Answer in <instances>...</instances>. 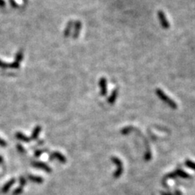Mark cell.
<instances>
[{
  "instance_id": "6da1fadb",
  "label": "cell",
  "mask_w": 195,
  "mask_h": 195,
  "mask_svg": "<svg viewBox=\"0 0 195 195\" xmlns=\"http://www.w3.org/2000/svg\"><path fill=\"white\" fill-rule=\"evenodd\" d=\"M132 131H135V132L142 138V140L144 141L145 148H146V152H145V160L150 161V159H151V150H150V144H149V142L148 140H147V138L142 134V132H141L140 130L138 129V128H134L133 126H127L125 128H122V129L120 130V132H121V134L127 135V134L129 133L130 132H132Z\"/></svg>"
},
{
  "instance_id": "7a4b0ae2",
  "label": "cell",
  "mask_w": 195,
  "mask_h": 195,
  "mask_svg": "<svg viewBox=\"0 0 195 195\" xmlns=\"http://www.w3.org/2000/svg\"><path fill=\"white\" fill-rule=\"evenodd\" d=\"M155 93H156V95L159 98V99L162 100V102H164L168 106H169L172 109H177V108H178L177 102H176L174 100L172 99L170 97H168V96L167 95L162 89H159V88H157V89H155Z\"/></svg>"
},
{
  "instance_id": "3957f363",
  "label": "cell",
  "mask_w": 195,
  "mask_h": 195,
  "mask_svg": "<svg viewBox=\"0 0 195 195\" xmlns=\"http://www.w3.org/2000/svg\"><path fill=\"white\" fill-rule=\"evenodd\" d=\"M111 159H112V162H113L114 164L116 166V170L113 174L114 178H120L121 177V175L123 174V172H124V165H123V162L117 157L113 156L112 157Z\"/></svg>"
},
{
  "instance_id": "277c9868",
  "label": "cell",
  "mask_w": 195,
  "mask_h": 195,
  "mask_svg": "<svg viewBox=\"0 0 195 195\" xmlns=\"http://www.w3.org/2000/svg\"><path fill=\"white\" fill-rule=\"evenodd\" d=\"M158 18L159 20V23H160L161 26L162 27V28L164 29H168L170 28V23L167 19L166 16H165V13L162 11H158Z\"/></svg>"
},
{
  "instance_id": "5b68a950",
  "label": "cell",
  "mask_w": 195,
  "mask_h": 195,
  "mask_svg": "<svg viewBox=\"0 0 195 195\" xmlns=\"http://www.w3.org/2000/svg\"><path fill=\"white\" fill-rule=\"evenodd\" d=\"M98 85L100 87V94L102 96H106L108 93V81L104 77H101L98 81Z\"/></svg>"
},
{
  "instance_id": "8992f818",
  "label": "cell",
  "mask_w": 195,
  "mask_h": 195,
  "mask_svg": "<svg viewBox=\"0 0 195 195\" xmlns=\"http://www.w3.org/2000/svg\"><path fill=\"white\" fill-rule=\"evenodd\" d=\"M50 160H53V159H57L59 160L61 163H65L67 162V158L63 155V154H61L59 151H53L50 154Z\"/></svg>"
},
{
  "instance_id": "52a82bcc",
  "label": "cell",
  "mask_w": 195,
  "mask_h": 195,
  "mask_svg": "<svg viewBox=\"0 0 195 195\" xmlns=\"http://www.w3.org/2000/svg\"><path fill=\"white\" fill-rule=\"evenodd\" d=\"M32 165L34 167V168L42 169V170L45 171V172H47L50 173L52 172V169L51 168V167L44 162H38V161H35V162H32Z\"/></svg>"
},
{
  "instance_id": "ba28073f",
  "label": "cell",
  "mask_w": 195,
  "mask_h": 195,
  "mask_svg": "<svg viewBox=\"0 0 195 195\" xmlns=\"http://www.w3.org/2000/svg\"><path fill=\"white\" fill-rule=\"evenodd\" d=\"M74 31L72 32V38L77 39L78 37L80 36V32L81 30V27H82V23H81V20H77L75 23H74Z\"/></svg>"
},
{
  "instance_id": "9c48e42d",
  "label": "cell",
  "mask_w": 195,
  "mask_h": 195,
  "mask_svg": "<svg viewBox=\"0 0 195 195\" xmlns=\"http://www.w3.org/2000/svg\"><path fill=\"white\" fill-rule=\"evenodd\" d=\"M118 95H119V89H118V88H116V89H113V91L112 92L111 95H110L109 98H108V103H109L110 105H113V104L116 102V99H117Z\"/></svg>"
},
{
  "instance_id": "30bf717a",
  "label": "cell",
  "mask_w": 195,
  "mask_h": 195,
  "mask_svg": "<svg viewBox=\"0 0 195 195\" xmlns=\"http://www.w3.org/2000/svg\"><path fill=\"white\" fill-rule=\"evenodd\" d=\"M73 25H74V22H73L72 20H70L68 22L67 25L65 27L64 30H63V37L64 38H68L70 35H71L72 32V28H73Z\"/></svg>"
},
{
  "instance_id": "8fae6325",
  "label": "cell",
  "mask_w": 195,
  "mask_h": 195,
  "mask_svg": "<svg viewBox=\"0 0 195 195\" xmlns=\"http://www.w3.org/2000/svg\"><path fill=\"white\" fill-rule=\"evenodd\" d=\"M41 131H42V127L39 125L36 126L33 130H32V134H31V140H37L39 137V134L41 133Z\"/></svg>"
},
{
  "instance_id": "7c38bea8",
  "label": "cell",
  "mask_w": 195,
  "mask_h": 195,
  "mask_svg": "<svg viewBox=\"0 0 195 195\" xmlns=\"http://www.w3.org/2000/svg\"><path fill=\"white\" fill-rule=\"evenodd\" d=\"M175 174L177 175V177H181V178H184V179H189L191 178V176L189 174H188L187 172H185V171L181 170V169L178 168L174 172Z\"/></svg>"
},
{
  "instance_id": "4fadbf2b",
  "label": "cell",
  "mask_w": 195,
  "mask_h": 195,
  "mask_svg": "<svg viewBox=\"0 0 195 195\" xmlns=\"http://www.w3.org/2000/svg\"><path fill=\"white\" fill-rule=\"evenodd\" d=\"M15 182H16V179H12V180H10L8 182H7L6 184L3 185V187H2V193H7V192H8L9 189H11V187L14 185Z\"/></svg>"
},
{
  "instance_id": "5bb4252c",
  "label": "cell",
  "mask_w": 195,
  "mask_h": 195,
  "mask_svg": "<svg viewBox=\"0 0 195 195\" xmlns=\"http://www.w3.org/2000/svg\"><path fill=\"white\" fill-rule=\"evenodd\" d=\"M28 179L32 182L37 183V184H42L43 183V178H42L41 177H38V176H34V175H28Z\"/></svg>"
},
{
  "instance_id": "9a60e30c",
  "label": "cell",
  "mask_w": 195,
  "mask_h": 195,
  "mask_svg": "<svg viewBox=\"0 0 195 195\" xmlns=\"http://www.w3.org/2000/svg\"><path fill=\"white\" fill-rule=\"evenodd\" d=\"M16 138L18 139V140L21 141V142H29L31 141L30 138L25 136L24 133L20 132H16Z\"/></svg>"
},
{
  "instance_id": "2e32d148",
  "label": "cell",
  "mask_w": 195,
  "mask_h": 195,
  "mask_svg": "<svg viewBox=\"0 0 195 195\" xmlns=\"http://www.w3.org/2000/svg\"><path fill=\"white\" fill-rule=\"evenodd\" d=\"M23 57H24V53H23V51H19L18 52L16 53L15 62H16V63H20V62L23 60Z\"/></svg>"
},
{
  "instance_id": "e0dca14e",
  "label": "cell",
  "mask_w": 195,
  "mask_h": 195,
  "mask_svg": "<svg viewBox=\"0 0 195 195\" xmlns=\"http://www.w3.org/2000/svg\"><path fill=\"white\" fill-rule=\"evenodd\" d=\"M185 165L189 168L192 169L193 171H195V162L190 160V159H186L185 162Z\"/></svg>"
},
{
  "instance_id": "ac0fdd59",
  "label": "cell",
  "mask_w": 195,
  "mask_h": 195,
  "mask_svg": "<svg viewBox=\"0 0 195 195\" xmlns=\"http://www.w3.org/2000/svg\"><path fill=\"white\" fill-rule=\"evenodd\" d=\"M22 192H23V187L19 186V187H17V188H16V189L13 190V192H12V194L13 195H20V193H22Z\"/></svg>"
},
{
  "instance_id": "d6986e66",
  "label": "cell",
  "mask_w": 195,
  "mask_h": 195,
  "mask_svg": "<svg viewBox=\"0 0 195 195\" xmlns=\"http://www.w3.org/2000/svg\"><path fill=\"white\" fill-rule=\"evenodd\" d=\"M16 148H17V150H18V151L20 153H22V154H24V153H25V149L23 147V146L21 144H20V143H17V145H16Z\"/></svg>"
},
{
  "instance_id": "ffe728a7",
  "label": "cell",
  "mask_w": 195,
  "mask_h": 195,
  "mask_svg": "<svg viewBox=\"0 0 195 195\" xmlns=\"http://www.w3.org/2000/svg\"><path fill=\"white\" fill-rule=\"evenodd\" d=\"M46 151H47V150H36L34 152L35 157H40Z\"/></svg>"
},
{
  "instance_id": "44dd1931",
  "label": "cell",
  "mask_w": 195,
  "mask_h": 195,
  "mask_svg": "<svg viewBox=\"0 0 195 195\" xmlns=\"http://www.w3.org/2000/svg\"><path fill=\"white\" fill-rule=\"evenodd\" d=\"M19 181H20V185L21 187H24V185L27 184V181H26V178L24 177H20V179H19Z\"/></svg>"
},
{
  "instance_id": "7402d4cb",
  "label": "cell",
  "mask_w": 195,
  "mask_h": 195,
  "mask_svg": "<svg viewBox=\"0 0 195 195\" xmlns=\"http://www.w3.org/2000/svg\"><path fill=\"white\" fill-rule=\"evenodd\" d=\"M9 67H10V63H5L3 61L0 60V68H8Z\"/></svg>"
},
{
  "instance_id": "603a6c76",
  "label": "cell",
  "mask_w": 195,
  "mask_h": 195,
  "mask_svg": "<svg viewBox=\"0 0 195 195\" xmlns=\"http://www.w3.org/2000/svg\"><path fill=\"white\" fill-rule=\"evenodd\" d=\"M20 63H16V62H13V63H10V68H20Z\"/></svg>"
},
{
  "instance_id": "cb8c5ba5",
  "label": "cell",
  "mask_w": 195,
  "mask_h": 195,
  "mask_svg": "<svg viewBox=\"0 0 195 195\" xmlns=\"http://www.w3.org/2000/svg\"><path fill=\"white\" fill-rule=\"evenodd\" d=\"M9 2L11 3V5H12V7H13V8H18V4L16 3V2L15 1V0H9Z\"/></svg>"
},
{
  "instance_id": "d4e9b609",
  "label": "cell",
  "mask_w": 195,
  "mask_h": 195,
  "mask_svg": "<svg viewBox=\"0 0 195 195\" xmlns=\"http://www.w3.org/2000/svg\"><path fill=\"white\" fill-rule=\"evenodd\" d=\"M7 145H8V144H7V142H5V141H4L3 139H2V138H0V146H3V147H4V146H7Z\"/></svg>"
},
{
  "instance_id": "484cf974",
  "label": "cell",
  "mask_w": 195,
  "mask_h": 195,
  "mask_svg": "<svg viewBox=\"0 0 195 195\" xmlns=\"http://www.w3.org/2000/svg\"><path fill=\"white\" fill-rule=\"evenodd\" d=\"M6 6V2L4 0H0V7L1 8H4V7Z\"/></svg>"
},
{
  "instance_id": "4316f807",
  "label": "cell",
  "mask_w": 195,
  "mask_h": 195,
  "mask_svg": "<svg viewBox=\"0 0 195 195\" xmlns=\"http://www.w3.org/2000/svg\"><path fill=\"white\" fill-rule=\"evenodd\" d=\"M174 193L175 195H183V193H181V191L178 190V189H176V190L174 191Z\"/></svg>"
},
{
  "instance_id": "83f0119b",
  "label": "cell",
  "mask_w": 195,
  "mask_h": 195,
  "mask_svg": "<svg viewBox=\"0 0 195 195\" xmlns=\"http://www.w3.org/2000/svg\"><path fill=\"white\" fill-rule=\"evenodd\" d=\"M161 195H173L170 193H166V192H161Z\"/></svg>"
},
{
  "instance_id": "f1b7e54d",
  "label": "cell",
  "mask_w": 195,
  "mask_h": 195,
  "mask_svg": "<svg viewBox=\"0 0 195 195\" xmlns=\"http://www.w3.org/2000/svg\"><path fill=\"white\" fill-rule=\"evenodd\" d=\"M2 162V155H0V163Z\"/></svg>"
}]
</instances>
